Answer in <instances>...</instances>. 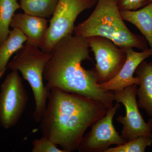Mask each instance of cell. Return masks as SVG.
I'll return each mask as SVG.
<instances>
[{
    "label": "cell",
    "mask_w": 152,
    "mask_h": 152,
    "mask_svg": "<svg viewBox=\"0 0 152 152\" xmlns=\"http://www.w3.org/2000/svg\"><path fill=\"white\" fill-rule=\"evenodd\" d=\"M87 38L69 35L53 48L44 71L45 86L49 91L58 89L66 92L90 98L105 106H113V91L101 88L95 68L86 69L82 66L85 61H92Z\"/></svg>",
    "instance_id": "obj_1"
},
{
    "label": "cell",
    "mask_w": 152,
    "mask_h": 152,
    "mask_svg": "<svg viewBox=\"0 0 152 152\" xmlns=\"http://www.w3.org/2000/svg\"><path fill=\"white\" fill-rule=\"evenodd\" d=\"M108 110L103 104L90 98L53 89L40 128L43 136L65 152L75 151L87 129L104 116Z\"/></svg>",
    "instance_id": "obj_2"
},
{
    "label": "cell",
    "mask_w": 152,
    "mask_h": 152,
    "mask_svg": "<svg viewBox=\"0 0 152 152\" xmlns=\"http://www.w3.org/2000/svg\"><path fill=\"white\" fill-rule=\"evenodd\" d=\"M73 32L76 36L86 38L103 37L123 49L143 51L148 48L145 38L132 32L125 24L117 0H97L91 15L75 26Z\"/></svg>",
    "instance_id": "obj_3"
},
{
    "label": "cell",
    "mask_w": 152,
    "mask_h": 152,
    "mask_svg": "<svg viewBox=\"0 0 152 152\" xmlns=\"http://www.w3.org/2000/svg\"><path fill=\"white\" fill-rule=\"evenodd\" d=\"M50 55L27 41L8 65L11 71L18 70L28 82L32 91L35 108L33 118L40 122L47 107L50 91L44 84V71Z\"/></svg>",
    "instance_id": "obj_4"
},
{
    "label": "cell",
    "mask_w": 152,
    "mask_h": 152,
    "mask_svg": "<svg viewBox=\"0 0 152 152\" xmlns=\"http://www.w3.org/2000/svg\"><path fill=\"white\" fill-rule=\"evenodd\" d=\"M97 2V0H58L39 48L49 53L58 42L72 34L79 15Z\"/></svg>",
    "instance_id": "obj_5"
},
{
    "label": "cell",
    "mask_w": 152,
    "mask_h": 152,
    "mask_svg": "<svg viewBox=\"0 0 152 152\" xmlns=\"http://www.w3.org/2000/svg\"><path fill=\"white\" fill-rule=\"evenodd\" d=\"M27 92L18 70H12L1 86L0 125L8 129L17 124L28 102Z\"/></svg>",
    "instance_id": "obj_6"
},
{
    "label": "cell",
    "mask_w": 152,
    "mask_h": 152,
    "mask_svg": "<svg viewBox=\"0 0 152 152\" xmlns=\"http://www.w3.org/2000/svg\"><path fill=\"white\" fill-rule=\"evenodd\" d=\"M137 85H133L123 90L114 91V99L121 103L126 109L125 116L117 118L118 122L123 125L121 136L127 141L134 140L140 136L151 138L152 119L146 122L139 110L137 99Z\"/></svg>",
    "instance_id": "obj_7"
},
{
    "label": "cell",
    "mask_w": 152,
    "mask_h": 152,
    "mask_svg": "<svg viewBox=\"0 0 152 152\" xmlns=\"http://www.w3.org/2000/svg\"><path fill=\"white\" fill-rule=\"evenodd\" d=\"M87 39L95 56L98 84L109 81L116 75L126 61V50L103 37L92 36Z\"/></svg>",
    "instance_id": "obj_8"
},
{
    "label": "cell",
    "mask_w": 152,
    "mask_h": 152,
    "mask_svg": "<svg viewBox=\"0 0 152 152\" xmlns=\"http://www.w3.org/2000/svg\"><path fill=\"white\" fill-rule=\"evenodd\" d=\"M117 103L104 116L94 123L91 129L84 136L77 151L80 152H105L112 145H123L128 141L120 135L115 129L113 119L120 107Z\"/></svg>",
    "instance_id": "obj_9"
},
{
    "label": "cell",
    "mask_w": 152,
    "mask_h": 152,
    "mask_svg": "<svg viewBox=\"0 0 152 152\" xmlns=\"http://www.w3.org/2000/svg\"><path fill=\"white\" fill-rule=\"evenodd\" d=\"M126 59L122 67L116 75L109 81L99 84L103 90L108 91H118L133 85H139L137 77L134 74L140 64L148 57L151 56L152 52L149 48L145 50L138 52L133 48L125 49Z\"/></svg>",
    "instance_id": "obj_10"
},
{
    "label": "cell",
    "mask_w": 152,
    "mask_h": 152,
    "mask_svg": "<svg viewBox=\"0 0 152 152\" xmlns=\"http://www.w3.org/2000/svg\"><path fill=\"white\" fill-rule=\"evenodd\" d=\"M48 26L46 19L24 13L15 14L10 23L11 27L20 30L26 37L28 42L39 48Z\"/></svg>",
    "instance_id": "obj_11"
},
{
    "label": "cell",
    "mask_w": 152,
    "mask_h": 152,
    "mask_svg": "<svg viewBox=\"0 0 152 152\" xmlns=\"http://www.w3.org/2000/svg\"><path fill=\"white\" fill-rule=\"evenodd\" d=\"M135 73L140 82L137 91L138 105L152 119V61L142 62Z\"/></svg>",
    "instance_id": "obj_12"
},
{
    "label": "cell",
    "mask_w": 152,
    "mask_h": 152,
    "mask_svg": "<svg viewBox=\"0 0 152 152\" xmlns=\"http://www.w3.org/2000/svg\"><path fill=\"white\" fill-rule=\"evenodd\" d=\"M121 13L124 20L134 25L140 31L152 52V2L137 10L121 11Z\"/></svg>",
    "instance_id": "obj_13"
},
{
    "label": "cell",
    "mask_w": 152,
    "mask_h": 152,
    "mask_svg": "<svg viewBox=\"0 0 152 152\" xmlns=\"http://www.w3.org/2000/svg\"><path fill=\"white\" fill-rule=\"evenodd\" d=\"M27 41L26 36L18 29H13L7 39L0 45V78L4 75L11 57Z\"/></svg>",
    "instance_id": "obj_14"
},
{
    "label": "cell",
    "mask_w": 152,
    "mask_h": 152,
    "mask_svg": "<svg viewBox=\"0 0 152 152\" xmlns=\"http://www.w3.org/2000/svg\"><path fill=\"white\" fill-rule=\"evenodd\" d=\"M24 13L44 18L52 17L58 0H19Z\"/></svg>",
    "instance_id": "obj_15"
},
{
    "label": "cell",
    "mask_w": 152,
    "mask_h": 152,
    "mask_svg": "<svg viewBox=\"0 0 152 152\" xmlns=\"http://www.w3.org/2000/svg\"><path fill=\"white\" fill-rule=\"evenodd\" d=\"M20 8L17 0H0V45L7 39L15 12Z\"/></svg>",
    "instance_id": "obj_16"
},
{
    "label": "cell",
    "mask_w": 152,
    "mask_h": 152,
    "mask_svg": "<svg viewBox=\"0 0 152 152\" xmlns=\"http://www.w3.org/2000/svg\"><path fill=\"white\" fill-rule=\"evenodd\" d=\"M152 144L151 138L140 136L123 145L109 148L105 152H144L147 147L151 145Z\"/></svg>",
    "instance_id": "obj_17"
},
{
    "label": "cell",
    "mask_w": 152,
    "mask_h": 152,
    "mask_svg": "<svg viewBox=\"0 0 152 152\" xmlns=\"http://www.w3.org/2000/svg\"><path fill=\"white\" fill-rule=\"evenodd\" d=\"M32 145V152H65L59 148L58 145L44 136L40 139L34 140Z\"/></svg>",
    "instance_id": "obj_18"
},
{
    "label": "cell",
    "mask_w": 152,
    "mask_h": 152,
    "mask_svg": "<svg viewBox=\"0 0 152 152\" xmlns=\"http://www.w3.org/2000/svg\"><path fill=\"white\" fill-rule=\"evenodd\" d=\"M152 2V0H117L120 11L137 10Z\"/></svg>",
    "instance_id": "obj_19"
},
{
    "label": "cell",
    "mask_w": 152,
    "mask_h": 152,
    "mask_svg": "<svg viewBox=\"0 0 152 152\" xmlns=\"http://www.w3.org/2000/svg\"><path fill=\"white\" fill-rule=\"evenodd\" d=\"M151 138L152 139V136H151Z\"/></svg>",
    "instance_id": "obj_20"
}]
</instances>
